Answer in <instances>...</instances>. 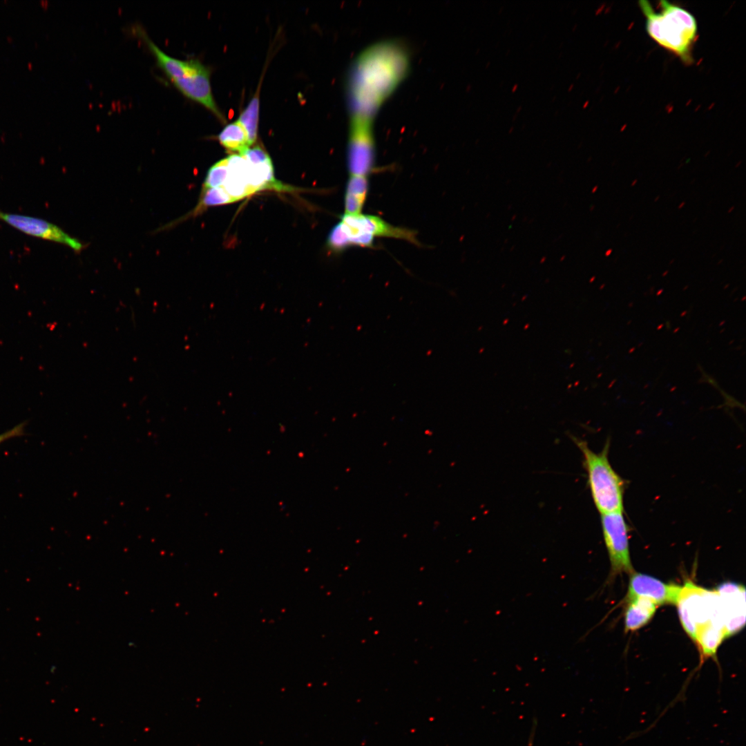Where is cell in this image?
Returning <instances> with one entry per match:
<instances>
[{
  "label": "cell",
  "mask_w": 746,
  "mask_h": 746,
  "mask_svg": "<svg viewBox=\"0 0 746 746\" xmlns=\"http://www.w3.org/2000/svg\"><path fill=\"white\" fill-rule=\"evenodd\" d=\"M410 55L397 39L371 44L352 61L347 78L350 119L373 122L383 104L408 74Z\"/></svg>",
  "instance_id": "1"
},
{
  "label": "cell",
  "mask_w": 746,
  "mask_h": 746,
  "mask_svg": "<svg viewBox=\"0 0 746 746\" xmlns=\"http://www.w3.org/2000/svg\"><path fill=\"white\" fill-rule=\"evenodd\" d=\"M639 6L646 18L648 35L682 61L690 64L698 32L695 17L683 8L664 0L660 2L659 12L647 1H640Z\"/></svg>",
  "instance_id": "2"
},
{
  "label": "cell",
  "mask_w": 746,
  "mask_h": 746,
  "mask_svg": "<svg viewBox=\"0 0 746 746\" xmlns=\"http://www.w3.org/2000/svg\"><path fill=\"white\" fill-rule=\"evenodd\" d=\"M133 29L155 58L157 66L175 88L223 119L212 95L209 68L198 59L183 60L171 57L151 40L142 27L137 26Z\"/></svg>",
  "instance_id": "3"
},
{
  "label": "cell",
  "mask_w": 746,
  "mask_h": 746,
  "mask_svg": "<svg viewBox=\"0 0 746 746\" xmlns=\"http://www.w3.org/2000/svg\"><path fill=\"white\" fill-rule=\"evenodd\" d=\"M571 439L582 453L587 484L597 511L600 515L624 512L625 481L610 463L609 440L600 452H595L585 440L573 436Z\"/></svg>",
  "instance_id": "4"
},
{
  "label": "cell",
  "mask_w": 746,
  "mask_h": 746,
  "mask_svg": "<svg viewBox=\"0 0 746 746\" xmlns=\"http://www.w3.org/2000/svg\"><path fill=\"white\" fill-rule=\"evenodd\" d=\"M676 605L682 626L693 641L706 631L720 630L726 635L720 599L716 591H708L687 582L682 587Z\"/></svg>",
  "instance_id": "5"
},
{
  "label": "cell",
  "mask_w": 746,
  "mask_h": 746,
  "mask_svg": "<svg viewBox=\"0 0 746 746\" xmlns=\"http://www.w3.org/2000/svg\"><path fill=\"white\" fill-rule=\"evenodd\" d=\"M336 241L342 252L351 247L372 248L376 238H390L420 245L414 231L394 226L379 216L343 214L335 225Z\"/></svg>",
  "instance_id": "6"
},
{
  "label": "cell",
  "mask_w": 746,
  "mask_h": 746,
  "mask_svg": "<svg viewBox=\"0 0 746 746\" xmlns=\"http://www.w3.org/2000/svg\"><path fill=\"white\" fill-rule=\"evenodd\" d=\"M624 512L601 515L603 538L611 563V575L633 573L629 551V528Z\"/></svg>",
  "instance_id": "7"
},
{
  "label": "cell",
  "mask_w": 746,
  "mask_h": 746,
  "mask_svg": "<svg viewBox=\"0 0 746 746\" xmlns=\"http://www.w3.org/2000/svg\"><path fill=\"white\" fill-rule=\"evenodd\" d=\"M372 124L350 122L347 163L350 175L368 176L375 164Z\"/></svg>",
  "instance_id": "8"
},
{
  "label": "cell",
  "mask_w": 746,
  "mask_h": 746,
  "mask_svg": "<svg viewBox=\"0 0 746 746\" xmlns=\"http://www.w3.org/2000/svg\"><path fill=\"white\" fill-rule=\"evenodd\" d=\"M0 220L26 235L67 246L75 252L84 249V245L78 239L46 220L0 210Z\"/></svg>",
  "instance_id": "9"
},
{
  "label": "cell",
  "mask_w": 746,
  "mask_h": 746,
  "mask_svg": "<svg viewBox=\"0 0 746 746\" xmlns=\"http://www.w3.org/2000/svg\"><path fill=\"white\" fill-rule=\"evenodd\" d=\"M631 575L627 600L644 597L656 605L677 604L682 586L666 584L643 573L633 572Z\"/></svg>",
  "instance_id": "10"
},
{
  "label": "cell",
  "mask_w": 746,
  "mask_h": 746,
  "mask_svg": "<svg viewBox=\"0 0 746 746\" xmlns=\"http://www.w3.org/2000/svg\"><path fill=\"white\" fill-rule=\"evenodd\" d=\"M720 599L726 636L731 635L745 625V588L736 583L727 582L718 587Z\"/></svg>",
  "instance_id": "11"
},
{
  "label": "cell",
  "mask_w": 746,
  "mask_h": 746,
  "mask_svg": "<svg viewBox=\"0 0 746 746\" xmlns=\"http://www.w3.org/2000/svg\"><path fill=\"white\" fill-rule=\"evenodd\" d=\"M228 173L222 186L233 202L253 194L249 185V165L246 159L238 154L227 157Z\"/></svg>",
  "instance_id": "12"
},
{
  "label": "cell",
  "mask_w": 746,
  "mask_h": 746,
  "mask_svg": "<svg viewBox=\"0 0 746 746\" xmlns=\"http://www.w3.org/2000/svg\"><path fill=\"white\" fill-rule=\"evenodd\" d=\"M369 177L350 175L344 196V214L361 213L369 191Z\"/></svg>",
  "instance_id": "13"
},
{
  "label": "cell",
  "mask_w": 746,
  "mask_h": 746,
  "mask_svg": "<svg viewBox=\"0 0 746 746\" xmlns=\"http://www.w3.org/2000/svg\"><path fill=\"white\" fill-rule=\"evenodd\" d=\"M624 613L626 631H635L647 624L656 611V604L644 597H633L627 600Z\"/></svg>",
  "instance_id": "14"
},
{
  "label": "cell",
  "mask_w": 746,
  "mask_h": 746,
  "mask_svg": "<svg viewBox=\"0 0 746 746\" xmlns=\"http://www.w3.org/2000/svg\"><path fill=\"white\" fill-rule=\"evenodd\" d=\"M218 140L227 149L237 151L239 155L250 146L246 132L238 120L227 125L218 135Z\"/></svg>",
  "instance_id": "15"
},
{
  "label": "cell",
  "mask_w": 746,
  "mask_h": 746,
  "mask_svg": "<svg viewBox=\"0 0 746 746\" xmlns=\"http://www.w3.org/2000/svg\"><path fill=\"white\" fill-rule=\"evenodd\" d=\"M259 115V99L254 97L247 108L240 114L238 121L244 128L251 146L257 138Z\"/></svg>",
  "instance_id": "16"
},
{
  "label": "cell",
  "mask_w": 746,
  "mask_h": 746,
  "mask_svg": "<svg viewBox=\"0 0 746 746\" xmlns=\"http://www.w3.org/2000/svg\"><path fill=\"white\" fill-rule=\"evenodd\" d=\"M227 158L218 161L208 170L203 188L209 189L222 186L227 178Z\"/></svg>",
  "instance_id": "17"
},
{
  "label": "cell",
  "mask_w": 746,
  "mask_h": 746,
  "mask_svg": "<svg viewBox=\"0 0 746 746\" xmlns=\"http://www.w3.org/2000/svg\"><path fill=\"white\" fill-rule=\"evenodd\" d=\"M240 155L243 156L247 162L256 164L271 160L269 155L261 148L256 146L249 148Z\"/></svg>",
  "instance_id": "18"
},
{
  "label": "cell",
  "mask_w": 746,
  "mask_h": 746,
  "mask_svg": "<svg viewBox=\"0 0 746 746\" xmlns=\"http://www.w3.org/2000/svg\"><path fill=\"white\" fill-rule=\"evenodd\" d=\"M26 423V422L20 423L12 429L0 434V443L10 439L23 436L25 434Z\"/></svg>",
  "instance_id": "19"
},
{
  "label": "cell",
  "mask_w": 746,
  "mask_h": 746,
  "mask_svg": "<svg viewBox=\"0 0 746 746\" xmlns=\"http://www.w3.org/2000/svg\"><path fill=\"white\" fill-rule=\"evenodd\" d=\"M517 86V85H515V87H513V92L515 91Z\"/></svg>",
  "instance_id": "20"
},
{
  "label": "cell",
  "mask_w": 746,
  "mask_h": 746,
  "mask_svg": "<svg viewBox=\"0 0 746 746\" xmlns=\"http://www.w3.org/2000/svg\"><path fill=\"white\" fill-rule=\"evenodd\" d=\"M610 252H611V249H610V250H609V251H607V252H606V256H609V254H610Z\"/></svg>",
  "instance_id": "21"
},
{
  "label": "cell",
  "mask_w": 746,
  "mask_h": 746,
  "mask_svg": "<svg viewBox=\"0 0 746 746\" xmlns=\"http://www.w3.org/2000/svg\"><path fill=\"white\" fill-rule=\"evenodd\" d=\"M636 182L637 180H634L633 182L631 184V186H633L636 183Z\"/></svg>",
  "instance_id": "22"
},
{
  "label": "cell",
  "mask_w": 746,
  "mask_h": 746,
  "mask_svg": "<svg viewBox=\"0 0 746 746\" xmlns=\"http://www.w3.org/2000/svg\"><path fill=\"white\" fill-rule=\"evenodd\" d=\"M684 204H685V202L681 203L680 205L679 206V208H681L684 205Z\"/></svg>",
  "instance_id": "23"
}]
</instances>
